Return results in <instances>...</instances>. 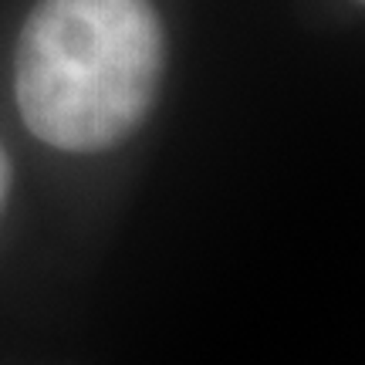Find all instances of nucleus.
<instances>
[{"instance_id": "nucleus-1", "label": "nucleus", "mask_w": 365, "mask_h": 365, "mask_svg": "<svg viewBox=\"0 0 365 365\" xmlns=\"http://www.w3.org/2000/svg\"><path fill=\"white\" fill-rule=\"evenodd\" d=\"M166 68L149 0H41L17 41L24 125L65 153H102L139 129Z\"/></svg>"}, {"instance_id": "nucleus-2", "label": "nucleus", "mask_w": 365, "mask_h": 365, "mask_svg": "<svg viewBox=\"0 0 365 365\" xmlns=\"http://www.w3.org/2000/svg\"><path fill=\"white\" fill-rule=\"evenodd\" d=\"M7 190H11V163H7V153H4V145H0V210H4Z\"/></svg>"}]
</instances>
